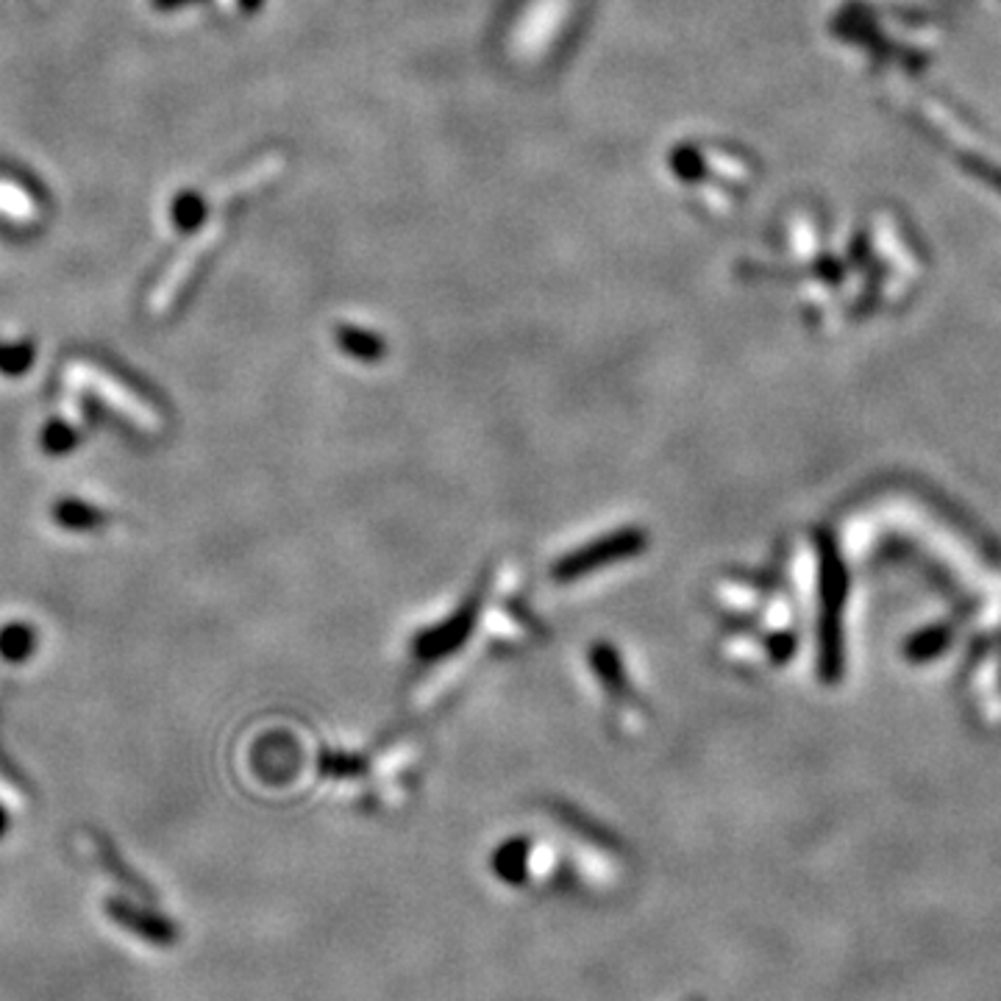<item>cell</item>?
Instances as JSON below:
<instances>
[{
  "instance_id": "9",
  "label": "cell",
  "mask_w": 1001,
  "mask_h": 1001,
  "mask_svg": "<svg viewBox=\"0 0 1001 1001\" xmlns=\"http://www.w3.org/2000/svg\"><path fill=\"white\" fill-rule=\"evenodd\" d=\"M0 212L9 215V218L20 220V218H31L37 212L34 200L25 195L23 187L12 181H0Z\"/></svg>"
},
{
  "instance_id": "4",
  "label": "cell",
  "mask_w": 1001,
  "mask_h": 1001,
  "mask_svg": "<svg viewBox=\"0 0 1001 1001\" xmlns=\"http://www.w3.org/2000/svg\"><path fill=\"white\" fill-rule=\"evenodd\" d=\"M53 521L67 532H97V529L110 526L112 515L81 498H59L53 504Z\"/></svg>"
},
{
  "instance_id": "6",
  "label": "cell",
  "mask_w": 1001,
  "mask_h": 1001,
  "mask_svg": "<svg viewBox=\"0 0 1001 1001\" xmlns=\"http://www.w3.org/2000/svg\"><path fill=\"white\" fill-rule=\"evenodd\" d=\"M207 200L198 192H178L170 204V223L176 231H198L207 223Z\"/></svg>"
},
{
  "instance_id": "11",
  "label": "cell",
  "mask_w": 1001,
  "mask_h": 1001,
  "mask_svg": "<svg viewBox=\"0 0 1001 1001\" xmlns=\"http://www.w3.org/2000/svg\"><path fill=\"white\" fill-rule=\"evenodd\" d=\"M7 830H9V813H7V807L0 804V837L7 835Z\"/></svg>"
},
{
  "instance_id": "2",
  "label": "cell",
  "mask_w": 1001,
  "mask_h": 1001,
  "mask_svg": "<svg viewBox=\"0 0 1001 1001\" xmlns=\"http://www.w3.org/2000/svg\"><path fill=\"white\" fill-rule=\"evenodd\" d=\"M220 234L223 229L220 226H212V229H204L200 231V240L192 242L189 251H184L181 257L176 259V264L170 268V273H165V279L159 281V286L154 290L150 295V315H167L173 306L181 301L184 292L192 286V281L198 279V273L204 270L207 259L212 257V251L218 248Z\"/></svg>"
},
{
  "instance_id": "8",
  "label": "cell",
  "mask_w": 1001,
  "mask_h": 1001,
  "mask_svg": "<svg viewBox=\"0 0 1001 1001\" xmlns=\"http://www.w3.org/2000/svg\"><path fill=\"white\" fill-rule=\"evenodd\" d=\"M37 359V348L31 340H14V343H0V376L18 378L31 371Z\"/></svg>"
},
{
  "instance_id": "1",
  "label": "cell",
  "mask_w": 1001,
  "mask_h": 1001,
  "mask_svg": "<svg viewBox=\"0 0 1001 1001\" xmlns=\"http://www.w3.org/2000/svg\"><path fill=\"white\" fill-rule=\"evenodd\" d=\"M67 382L73 387L86 389V393L97 395V398L104 400L106 407H112L115 413H121L123 418L132 420L134 426L145 431H159L161 429V415L150 407L148 400L139 398L137 393L126 387V384L117 382L112 373L101 371L97 365H90V362H70L67 371H64Z\"/></svg>"
},
{
  "instance_id": "3",
  "label": "cell",
  "mask_w": 1001,
  "mask_h": 1001,
  "mask_svg": "<svg viewBox=\"0 0 1001 1001\" xmlns=\"http://www.w3.org/2000/svg\"><path fill=\"white\" fill-rule=\"evenodd\" d=\"M104 910L112 921L126 932L137 935L139 940L150 946H173L178 940V929L167 918L145 910V907L132 905L126 898H106Z\"/></svg>"
},
{
  "instance_id": "5",
  "label": "cell",
  "mask_w": 1001,
  "mask_h": 1001,
  "mask_svg": "<svg viewBox=\"0 0 1001 1001\" xmlns=\"http://www.w3.org/2000/svg\"><path fill=\"white\" fill-rule=\"evenodd\" d=\"M37 651V629L25 621H9L0 626V657L7 663H25Z\"/></svg>"
},
{
  "instance_id": "7",
  "label": "cell",
  "mask_w": 1001,
  "mask_h": 1001,
  "mask_svg": "<svg viewBox=\"0 0 1001 1001\" xmlns=\"http://www.w3.org/2000/svg\"><path fill=\"white\" fill-rule=\"evenodd\" d=\"M79 437H81L79 429H75L70 420L56 418L51 420V424H45V429L40 431V448L48 457H64V453L75 451Z\"/></svg>"
},
{
  "instance_id": "10",
  "label": "cell",
  "mask_w": 1001,
  "mask_h": 1001,
  "mask_svg": "<svg viewBox=\"0 0 1001 1001\" xmlns=\"http://www.w3.org/2000/svg\"><path fill=\"white\" fill-rule=\"evenodd\" d=\"M189 3H195V0H150V7L156 12H176V9L189 7Z\"/></svg>"
}]
</instances>
